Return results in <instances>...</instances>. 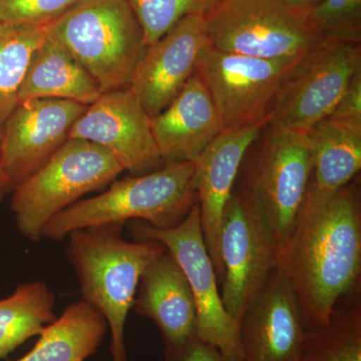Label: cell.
<instances>
[{
  "label": "cell",
  "mask_w": 361,
  "mask_h": 361,
  "mask_svg": "<svg viewBox=\"0 0 361 361\" xmlns=\"http://www.w3.org/2000/svg\"><path fill=\"white\" fill-rule=\"evenodd\" d=\"M301 58H253L209 44L199 56L196 73L212 97L223 129L268 123L280 90Z\"/></svg>",
  "instance_id": "obj_10"
},
{
  "label": "cell",
  "mask_w": 361,
  "mask_h": 361,
  "mask_svg": "<svg viewBox=\"0 0 361 361\" xmlns=\"http://www.w3.org/2000/svg\"><path fill=\"white\" fill-rule=\"evenodd\" d=\"M264 130L243 188L253 195L264 214L280 255L307 193L312 156L307 133L272 123Z\"/></svg>",
  "instance_id": "obj_8"
},
{
  "label": "cell",
  "mask_w": 361,
  "mask_h": 361,
  "mask_svg": "<svg viewBox=\"0 0 361 361\" xmlns=\"http://www.w3.org/2000/svg\"><path fill=\"white\" fill-rule=\"evenodd\" d=\"M164 361H229L222 353L198 336L175 348H165Z\"/></svg>",
  "instance_id": "obj_29"
},
{
  "label": "cell",
  "mask_w": 361,
  "mask_h": 361,
  "mask_svg": "<svg viewBox=\"0 0 361 361\" xmlns=\"http://www.w3.org/2000/svg\"><path fill=\"white\" fill-rule=\"evenodd\" d=\"M141 25L146 47L167 35L183 18L206 16L220 0H127Z\"/></svg>",
  "instance_id": "obj_25"
},
{
  "label": "cell",
  "mask_w": 361,
  "mask_h": 361,
  "mask_svg": "<svg viewBox=\"0 0 361 361\" xmlns=\"http://www.w3.org/2000/svg\"><path fill=\"white\" fill-rule=\"evenodd\" d=\"M299 361H361L360 292L342 298L326 324L306 331Z\"/></svg>",
  "instance_id": "obj_23"
},
{
  "label": "cell",
  "mask_w": 361,
  "mask_h": 361,
  "mask_svg": "<svg viewBox=\"0 0 361 361\" xmlns=\"http://www.w3.org/2000/svg\"><path fill=\"white\" fill-rule=\"evenodd\" d=\"M327 118L361 130V70L355 73L338 104Z\"/></svg>",
  "instance_id": "obj_28"
},
{
  "label": "cell",
  "mask_w": 361,
  "mask_h": 361,
  "mask_svg": "<svg viewBox=\"0 0 361 361\" xmlns=\"http://www.w3.org/2000/svg\"><path fill=\"white\" fill-rule=\"evenodd\" d=\"M135 240L160 242L174 256L184 272L197 310V336L219 349L229 361H241L239 326L226 311L220 283L207 249L197 203L174 227L158 229L142 221H130Z\"/></svg>",
  "instance_id": "obj_9"
},
{
  "label": "cell",
  "mask_w": 361,
  "mask_h": 361,
  "mask_svg": "<svg viewBox=\"0 0 361 361\" xmlns=\"http://www.w3.org/2000/svg\"><path fill=\"white\" fill-rule=\"evenodd\" d=\"M87 106L59 99L16 104L0 137V161L13 188L37 172L70 139L71 128Z\"/></svg>",
  "instance_id": "obj_13"
},
{
  "label": "cell",
  "mask_w": 361,
  "mask_h": 361,
  "mask_svg": "<svg viewBox=\"0 0 361 361\" xmlns=\"http://www.w3.org/2000/svg\"><path fill=\"white\" fill-rule=\"evenodd\" d=\"M125 171L103 147L68 139L42 167L13 188L11 208L16 227L32 242L45 226L85 195L106 189Z\"/></svg>",
  "instance_id": "obj_5"
},
{
  "label": "cell",
  "mask_w": 361,
  "mask_h": 361,
  "mask_svg": "<svg viewBox=\"0 0 361 361\" xmlns=\"http://www.w3.org/2000/svg\"><path fill=\"white\" fill-rule=\"evenodd\" d=\"M47 35L96 78L102 92L129 87L146 49L127 0H82L49 25Z\"/></svg>",
  "instance_id": "obj_4"
},
{
  "label": "cell",
  "mask_w": 361,
  "mask_h": 361,
  "mask_svg": "<svg viewBox=\"0 0 361 361\" xmlns=\"http://www.w3.org/2000/svg\"><path fill=\"white\" fill-rule=\"evenodd\" d=\"M306 331L293 289L277 266L240 322L241 361H299Z\"/></svg>",
  "instance_id": "obj_16"
},
{
  "label": "cell",
  "mask_w": 361,
  "mask_h": 361,
  "mask_svg": "<svg viewBox=\"0 0 361 361\" xmlns=\"http://www.w3.org/2000/svg\"><path fill=\"white\" fill-rule=\"evenodd\" d=\"M283 4L291 7L299 9H310L316 4H319L322 0H280Z\"/></svg>",
  "instance_id": "obj_31"
},
{
  "label": "cell",
  "mask_w": 361,
  "mask_h": 361,
  "mask_svg": "<svg viewBox=\"0 0 361 361\" xmlns=\"http://www.w3.org/2000/svg\"><path fill=\"white\" fill-rule=\"evenodd\" d=\"M123 226H94L66 237V258L77 273L82 300L108 323L111 361H128L126 323L140 279L149 262L166 250L160 242L123 239Z\"/></svg>",
  "instance_id": "obj_2"
},
{
  "label": "cell",
  "mask_w": 361,
  "mask_h": 361,
  "mask_svg": "<svg viewBox=\"0 0 361 361\" xmlns=\"http://www.w3.org/2000/svg\"><path fill=\"white\" fill-rule=\"evenodd\" d=\"M310 11L280 0H220L204 16L209 44L253 58H301L322 42L311 27Z\"/></svg>",
  "instance_id": "obj_6"
},
{
  "label": "cell",
  "mask_w": 361,
  "mask_h": 361,
  "mask_svg": "<svg viewBox=\"0 0 361 361\" xmlns=\"http://www.w3.org/2000/svg\"><path fill=\"white\" fill-rule=\"evenodd\" d=\"M49 25H16L0 20V137L18 103V92L30 59L47 39Z\"/></svg>",
  "instance_id": "obj_24"
},
{
  "label": "cell",
  "mask_w": 361,
  "mask_h": 361,
  "mask_svg": "<svg viewBox=\"0 0 361 361\" xmlns=\"http://www.w3.org/2000/svg\"><path fill=\"white\" fill-rule=\"evenodd\" d=\"M310 21L322 42L360 44L361 0H322L310 8Z\"/></svg>",
  "instance_id": "obj_26"
},
{
  "label": "cell",
  "mask_w": 361,
  "mask_h": 361,
  "mask_svg": "<svg viewBox=\"0 0 361 361\" xmlns=\"http://www.w3.org/2000/svg\"><path fill=\"white\" fill-rule=\"evenodd\" d=\"M360 70V44L320 42L299 59L278 94L268 123L308 133L331 114Z\"/></svg>",
  "instance_id": "obj_11"
},
{
  "label": "cell",
  "mask_w": 361,
  "mask_h": 361,
  "mask_svg": "<svg viewBox=\"0 0 361 361\" xmlns=\"http://www.w3.org/2000/svg\"><path fill=\"white\" fill-rule=\"evenodd\" d=\"M266 125L258 123L223 130L193 161L202 232L220 284L224 277L219 247L223 212L247 153Z\"/></svg>",
  "instance_id": "obj_15"
},
{
  "label": "cell",
  "mask_w": 361,
  "mask_h": 361,
  "mask_svg": "<svg viewBox=\"0 0 361 361\" xmlns=\"http://www.w3.org/2000/svg\"><path fill=\"white\" fill-rule=\"evenodd\" d=\"M278 266L306 330L326 324L342 298L360 292V182L353 180L326 200L304 202Z\"/></svg>",
  "instance_id": "obj_1"
},
{
  "label": "cell",
  "mask_w": 361,
  "mask_h": 361,
  "mask_svg": "<svg viewBox=\"0 0 361 361\" xmlns=\"http://www.w3.org/2000/svg\"><path fill=\"white\" fill-rule=\"evenodd\" d=\"M133 308L137 315L155 323L165 348H175L197 336L191 287L167 248L142 272Z\"/></svg>",
  "instance_id": "obj_18"
},
{
  "label": "cell",
  "mask_w": 361,
  "mask_h": 361,
  "mask_svg": "<svg viewBox=\"0 0 361 361\" xmlns=\"http://www.w3.org/2000/svg\"><path fill=\"white\" fill-rule=\"evenodd\" d=\"M151 123L165 164L193 163L224 130L212 97L197 73L165 110L151 118Z\"/></svg>",
  "instance_id": "obj_17"
},
{
  "label": "cell",
  "mask_w": 361,
  "mask_h": 361,
  "mask_svg": "<svg viewBox=\"0 0 361 361\" xmlns=\"http://www.w3.org/2000/svg\"><path fill=\"white\" fill-rule=\"evenodd\" d=\"M54 305L56 296L44 281L18 285L11 295L0 299V360L54 322Z\"/></svg>",
  "instance_id": "obj_22"
},
{
  "label": "cell",
  "mask_w": 361,
  "mask_h": 361,
  "mask_svg": "<svg viewBox=\"0 0 361 361\" xmlns=\"http://www.w3.org/2000/svg\"><path fill=\"white\" fill-rule=\"evenodd\" d=\"M108 329L96 308L78 301L47 325L35 345L14 361H85L97 353Z\"/></svg>",
  "instance_id": "obj_21"
},
{
  "label": "cell",
  "mask_w": 361,
  "mask_h": 361,
  "mask_svg": "<svg viewBox=\"0 0 361 361\" xmlns=\"http://www.w3.org/2000/svg\"><path fill=\"white\" fill-rule=\"evenodd\" d=\"M13 188L11 185L8 176L6 175V171L2 167L1 161H0V202L4 201L7 194L13 192Z\"/></svg>",
  "instance_id": "obj_30"
},
{
  "label": "cell",
  "mask_w": 361,
  "mask_h": 361,
  "mask_svg": "<svg viewBox=\"0 0 361 361\" xmlns=\"http://www.w3.org/2000/svg\"><path fill=\"white\" fill-rule=\"evenodd\" d=\"M307 135L312 170L304 202L317 203L326 200L360 174L361 130L325 118Z\"/></svg>",
  "instance_id": "obj_19"
},
{
  "label": "cell",
  "mask_w": 361,
  "mask_h": 361,
  "mask_svg": "<svg viewBox=\"0 0 361 361\" xmlns=\"http://www.w3.org/2000/svg\"><path fill=\"white\" fill-rule=\"evenodd\" d=\"M194 171L192 161L166 163L148 174L114 180L103 193L75 202L54 216L42 238L61 241L75 230L128 221L158 229L174 227L198 203Z\"/></svg>",
  "instance_id": "obj_3"
},
{
  "label": "cell",
  "mask_w": 361,
  "mask_h": 361,
  "mask_svg": "<svg viewBox=\"0 0 361 361\" xmlns=\"http://www.w3.org/2000/svg\"><path fill=\"white\" fill-rule=\"evenodd\" d=\"M208 44L205 18L193 14L146 47L129 87L151 118L165 110L196 73L199 56Z\"/></svg>",
  "instance_id": "obj_14"
},
{
  "label": "cell",
  "mask_w": 361,
  "mask_h": 361,
  "mask_svg": "<svg viewBox=\"0 0 361 361\" xmlns=\"http://www.w3.org/2000/svg\"><path fill=\"white\" fill-rule=\"evenodd\" d=\"M102 94L96 78L68 49L47 35L30 59L18 92V103L59 99L90 106Z\"/></svg>",
  "instance_id": "obj_20"
},
{
  "label": "cell",
  "mask_w": 361,
  "mask_h": 361,
  "mask_svg": "<svg viewBox=\"0 0 361 361\" xmlns=\"http://www.w3.org/2000/svg\"><path fill=\"white\" fill-rule=\"evenodd\" d=\"M82 0H0V20L16 25H49Z\"/></svg>",
  "instance_id": "obj_27"
},
{
  "label": "cell",
  "mask_w": 361,
  "mask_h": 361,
  "mask_svg": "<svg viewBox=\"0 0 361 361\" xmlns=\"http://www.w3.org/2000/svg\"><path fill=\"white\" fill-rule=\"evenodd\" d=\"M220 284L226 311L237 325L264 288L279 261L276 241L253 195L240 188L227 202L221 221Z\"/></svg>",
  "instance_id": "obj_7"
},
{
  "label": "cell",
  "mask_w": 361,
  "mask_h": 361,
  "mask_svg": "<svg viewBox=\"0 0 361 361\" xmlns=\"http://www.w3.org/2000/svg\"><path fill=\"white\" fill-rule=\"evenodd\" d=\"M70 139L103 147L132 176L165 165L159 153L151 116L130 87L103 92L71 128Z\"/></svg>",
  "instance_id": "obj_12"
}]
</instances>
